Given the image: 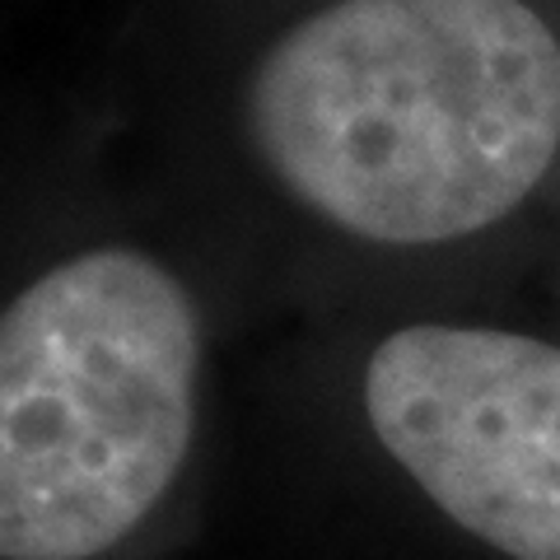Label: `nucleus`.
I'll return each mask as SVG.
<instances>
[{
	"instance_id": "7ed1b4c3",
	"label": "nucleus",
	"mask_w": 560,
	"mask_h": 560,
	"mask_svg": "<svg viewBox=\"0 0 560 560\" xmlns=\"http://www.w3.org/2000/svg\"><path fill=\"white\" fill-rule=\"evenodd\" d=\"M364 416L463 533L510 560H560V346L500 327H401L364 364Z\"/></svg>"
},
{
	"instance_id": "f03ea898",
	"label": "nucleus",
	"mask_w": 560,
	"mask_h": 560,
	"mask_svg": "<svg viewBox=\"0 0 560 560\" xmlns=\"http://www.w3.org/2000/svg\"><path fill=\"white\" fill-rule=\"evenodd\" d=\"M201 318L178 276L94 248L0 313V560H94L197 434Z\"/></svg>"
},
{
	"instance_id": "f257e3e1",
	"label": "nucleus",
	"mask_w": 560,
	"mask_h": 560,
	"mask_svg": "<svg viewBox=\"0 0 560 560\" xmlns=\"http://www.w3.org/2000/svg\"><path fill=\"white\" fill-rule=\"evenodd\" d=\"M276 183L346 234L420 248L504 220L560 150V38L523 0H341L248 84Z\"/></svg>"
}]
</instances>
